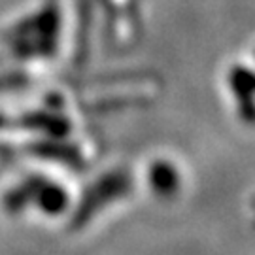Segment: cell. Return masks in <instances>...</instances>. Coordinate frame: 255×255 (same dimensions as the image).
Listing matches in <instances>:
<instances>
[{
  "label": "cell",
  "mask_w": 255,
  "mask_h": 255,
  "mask_svg": "<svg viewBox=\"0 0 255 255\" xmlns=\"http://www.w3.org/2000/svg\"><path fill=\"white\" fill-rule=\"evenodd\" d=\"M149 180H151V185H153V191L163 195V197H168L176 191L178 183H180V176L176 174V168H174L170 163H155L151 166V174H149Z\"/></svg>",
  "instance_id": "obj_1"
}]
</instances>
